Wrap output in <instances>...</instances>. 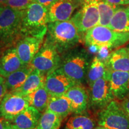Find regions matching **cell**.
<instances>
[{
	"mask_svg": "<svg viewBox=\"0 0 129 129\" xmlns=\"http://www.w3.org/2000/svg\"><path fill=\"white\" fill-rule=\"evenodd\" d=\"M46 75L34 69L28 75V78L20 88L14 91L20 94L26 96L38 88L44 85Z\"/></svg>",
	"mask_w": 129,
	"mask_h": 129,
	"instance_id": "21",
	"label": "cell"
},
{
	"mask_svg": "<svg viewBox=\"0 0 129 129\" xmlns=\"http://www.w3.org/2000/svg\"><path fill=\"white\" fill-rule=\"evenodd\" d=\"M7 89L5 84V78L0 75V102L2 101L5 95L7 94Z\"/></svg>",
	"mask_w": 129,
	"mask_h": 129,
	"instance_id": "29",
	"label": "cell"
},
{
	"mask_svg": "<svg viewBox=\"0 0 129 129\" xmlns=\"http://www.w3.org/2000/svg\"><path fill=\"white\" fill-rule=\"evenodd\" d=\"M93 129H109V128H105V127H102V126H98V127H94Z\"/></svg>",
	"mask_w": 129,
	"mask_h": 129,
	"instance_id": "37",
	"label": "cell"
},
{
	"mask_svg": "<svg viewBox=\"0 0 129 129\" xmlns=\"http://www.w3.org/2000/svg\"><path fill=\"white\" fill-rule=\"evenodd\" d=\"M89 106L96 110H102L114 100L111 90L108 70L103 77L94 82L90 87Z\"/></svg>",
	"mask_w": 129,
	"mask_h": 129,
	"instance_id": "9",
	"label": "cell"
},
{
	"mask_svg": "<svg viewBox=\"0 0 129 129\" xmlns=\"http://www.w3.org/2000/svg\"><path fill=\"white\" fill-rule=\"evenodd\" d=\"M106 64L111 70L129 72V55L126 47L112 51L108 57Z\"/></svg>",
	"mask_w": 129,
	"mask_h": 129,
	"instance_id": "18",
	"label": "cell"
},
{
	"mask_svg": "<svg viewBox=\"0 0 129 129\" xmlns=\"http://www.w3.org/2000/svg\"><path fill=\"white\" fill-rule=\"evenodd\" d=\"M23 10L5 7L0 13V43L7 48L22 37L20 32Z\"/></svg>",
	"mask_w": 129,
	"mask_h": 129,
	"instance_id": "5",
	"label": "cell"
},
{
	"mask_svg": "<svg viewBox=\"0 0 129 129\" xmlns=\"http://www.w3.org/2000/svg\"><path fill=\"white\" fill-rule=\"evenodd\" d=\"M83 40L88 47L115 48L128 43L129 32L116 31L109 27L98 25L85 32Z\"/></svg>",
	"mask_w": 129,
	"mask_h": 129,
	"instance_id": "3",
	"label": "cell"
},
{
	"mask_svg": "<svg viewBox=\"0 0 129 129\" xmlns=\"http://www.w3.org/2000/svg\"><path fill=\"white\" fill-rule=\"evenodd\" d=\"M126 49H127V52H128V55H129V46L127 47H126Z\"/></svg>",
	"mask_w": 129,
	"mask_h": 129,
	"instance_id": "38",
	"label": "cell"
},
{
	"mask_svg": "<svg viewBox=\"0 0 129 129\" xmlns=\"http://www.w3.org/2000/svg\"><path fill=\"white\" fill-rule=\"evenodd\" d=\"M44 37L24 36L16 43L17 54L25 65L30 63L43 43Z\"/></svg>",
	"mask_w": 129,
	"mask_h": 129,
	"instance_id": "12",
	"label": "cell"
},
{
	"mask_svg": "<svg viewBox=\"0 0 129 129\" xmlns=\"http://www.w3.org/2000/svg\"><path fill=\"white\" fill-rule=\"evenodd\" d=\"M109 28L116 31L129 32V5L117 8L110 21Z\"/></svg>",
	"mask_w": 129,
	"mask_h": 129,
	"instance_id": "22",
	"label": "cell"
},
{
	"mask_svg": "<svg viewBox=\"0 0 129 129\" xmlns=\"http://www.w3.org/2000/svg\"><path fill=\"white\" fill-rule=\"evenodd\" d=\"M106 1L117 6L129 5V0H106Z\"/></svg>",
	"mask_w": 129,
	"mask_h": 129,
	"instance_id": "31",
	"label": "cell"
},
{
	"mask_svg": "<svg viewBox=\"0 0 129 129\" xmlns=\"http://www.w3.org/2000/svg\"><path fill=\"white\" fill-rule=\"evenodd\" d=\"M34 2V0H8L7 7L16 10H23Z\"/></svg>",
	"mask_w": 129,
	"mask_h": 129,
	"instance_id": "28",
	"label": "cell"
},
{
	"mask_svg": "<svg viewBox=\"0 0 129 129\" xmlns=\"http://www.w3.org/2000/svg\"><path fill=\"white\" fill-rule=\"evenodd\" d=\"M28 106L29 104L25 96L9 91L0 102V117L11 122Z\"/></svg>",
	"mask_w": 129,
	"mask_h": 129,
	"instance_id": "10",
	"label": "cell"
},
{
	"mask_svg": "<svg viewBox=\"0 0 129 129\" xmlns=\"http://www.w3.org/2000/svg\"><path fill=\"white\" fill-rule=\"evenodd\" d=\"M68 120L63 129H93L96 123L90 116L81 114H75Z\"/></svg>",
	"mask_w": 129,
	"mask_h": 129,
	"instance_id": "24",
	"label": "cell"
},
{
	"mask_svg": "<svg viewBox=\"0 0 129 129\" xmlns=\"http://www.w3.org/2000/svg\"><path fill=\"white\" fill-rule=\"evenodd\" d=\"M47 109L60 116L63 120L72 113L70 101L64 95L50 96Z\"/></svg>",
	"mask_w": 129,
	"mask_h": 129,
	"instance_id": "19",
	"label": "cell"
},
{
	"mask_svg": "<svg viewBox=\"0 0 129 129\" xmlns=\"http://www.w3.org/2000/svg\"><path fill=\"white\" fill-rule=\"evenodd\" d=\"M25 96L29 106L35 108L40 112L43 113L47 109L50 94L44 87V85Z\"/></svg>",
	"mask_w": 129,
	"mask_h": 129,
	"instance_id": "23",
	"label": "cell"
},
{
	"mask_svg": "<svg viewBox=\"0 0 129 129\" xmlns=\"http://www.w3.org/2000/svg\"><path fill=\"white\" fill-rule=\"evenodd\" d=\"M3 8H4V7H0V13H1V11H2V10H3Z\"/></svg>",
	"mask_w": 129,
	"mask_h": 129,
	"instance_id": "39",
	"label": "cell"
},
{
	"mask_svg": "<svg viewBox=\"0 0 129 129\" xmlns=\"http://www.w3.org/2000/svg\"><path fill=\"white\" fill-rule=\"evenodd\" d=\"M61 56L55 47L47 40L33 58L30 66L47 75L59 67Z\"/></svg>",
	"mask_w": 129,
	"mask_h": 129,
	"instance_id": "8",
	"label": "cell"
},
{
	"mask_svg": "<svg viewBox=\"0 0 129 129\" xmlns=\"http://www.w3.org/2000/svg\"><path fill=\"white\" fill-rule=\"evenodd\" d=\"M99 13V25L109 27L110 21L118 6L113 5L106 0H96Z\"/></svg>",
	"mask_w": 129,
	"mask_h": 129,
	"instance_id": "27",
	"label": "cell"
},
{
	"mask_svg": "<svg viewBox=\"0 0 129 129\" xmlns=\"http://www.w3.org/2000/svg\"><path fill=\"white\" fill-rule=\"evenodd\" d=\"M111 90L114 99L122 101L129 95V72L108 68Z\"/></svg>",
	"mask_w": 129,
	"mask_h": 129,
	"instance_id": "14",
	"label": "cell"
},
{
	"mask_svg": "<svg viewBox=\"0 0 129 129\" xmlns=\"http://www.w3.org/2000/svg\"><path fill=\"white\" fill-rule=\"evenodd\" d=\"M33 69L30 64H27L4 78L8 92L14 91L20 88Z\"/></svg>",
	"mask_w": 129,
	"mask_h": 129,
	"instance_id": "20",
	"label": "cell"
},
{
	"mask_svg": "<svg viewBox=\"0 0 129 129\" xmlns=\"http://www.w3.org/2000/svg\"><path fill=\"white\" fill-rule=\"evenodd\" d=\"M82 0H57L48 9V22L70 20Z\"/></svg>",
	"mask_w": 129,
	"mask_h": 129,
	"instance_id": "13",
	"label": "cell"
},
{
	"mask_svg": "<svg viewBox=\"0 0 129 129\" xmlns=\"http://www.w3.org/2000/svg\"><path fill=\"white\" fill-rule=\"evenodd\" d=\"M5 49H6V48H5L3 46V45L0 43V57H1V54H2L3 52L4 51Z\"/></svg>",
	"mask_w": 129,
	"mask_h": 129,
	"instance_id": "36",
	"label": "cell"
},
{
	"mask_svg": "<svg viewBox=\"0 0 129 129\" xmlns=\"http://www.w3.org/2000/svg\"><path fill=\"white\" fill-rule=\"evenodd\" d=\"M64 95L70 101L74 114L83 113L89 106V95L83 85L75 84Z\"/></svg>",
	"mask_w": 129,
	"mask_h": 129,
	"instance_id": "15",
	"label": "cell"
},
{
	"mask_svg": "<svg viewBox=\"0 0 129 129\" xmlns=\"http://www.w3.org/2000/svg\"><path fill=\"white\" fill-rule=\"evenodd\" d=\"M107 66L106 63L100 59L98 56L94 57L88 68L86 76V82L90 87L94 81L101 78L106 73Z\"/></svg>",
	"mask_w": 129,
	"mask_h": 129,
	"instance_id": "25",
	"label": "cell"
},
{
	"mask_svg": "<svg viewBox=\"0 0 129 129\" xmlns=\"http://www.w3.org/2000/svg\"><path fill=\"white\" fill-rule=\"evenodd\" d=\"M120 105L123 110L124 111V112L126 113V114L129 117V95L123 100H122Z\"/></svg>",
	"mask_w": 129,
	"mask_h": 129,
	"instance_id": "30",
	"label": "cell"
},
{
	"mask_svg": "<svg viewBox=\"0 0 129 129\" xmlns=\"http://www.w3.org/2000/svg\"><path fill=\"white\" fill-rule=\"evenodd\" d=\"M4 129H19V128H17L16 125H14L12 122L7 121V122H6V127H5Z\"/></svg>",
	"mask_w": 129,
	"mask_h": 129,
	"instance_id": "33",
	"label": "cell"
},
{
	"mask_svg": "<svg viewBox=\"0 0 129 129\" xmlns=\"http://www.w3.org/2000/svg\"><path fill=\"white\" fill-rule=\"evenodd\" d=\"M71 20L81 34L99 25V13L96 0H82L79 9Z\"/></svg>",
	"mask_w": 129,
	"mask_h": 129,
	"instance_id": "7",
	"label": "cell"
},
{
	"mask_svg": "<svg viewBox=\"0 0 129 129\" xmlns=\"http://www.w3.org/2000/svg\"><path fill=\"white\" fill-rule=\"evenodd\" d=\"M75 84L59 68L46 75L44 87L50 96H61Z\"/></svg>",
	"mask_w": 129,
	"mask_h": 129,
	"instance_id": "11",
	"label": "cell"
},
{
	"mask_svg": "<svg viewBox=\"0 0 129 129\" xmlns=\"http://www.w3.org/2000/svg\"><path fill=\"white\" fill-rule=\"evenodd\" d=\"M24 66L25 64L19 58L16 46H10L4 50L0 57V75L6 78Z\"/></svg>",
	"mask_w": 129,
	"mask_h": 129,
	"instance_id": "16",
	"label": "cell"
},
{
	"mask_svg": "<svg viewBox=\"0 0 129 129\" xmlns=\"http://www.w3.org/2000/svg\"><path fill=\"white\" fill-rule=\"evenodd\" d=\"M42 112L32 106H28L11 121L19 129H35Z\"/></svg>",
	"mask_w": 129,
	"mask_h": 129,
	"instance_id": "17",
	"label": "cell"
},
{
	"mask_svg": "<svg viewBox=\"0 0 129 129\" xmlns=\"http://www.w3.org/2000/svg\"><path fill=\"white\" fill-rule=\"evenodd\" d=\"M8 0H0V7H7V3Z\"/></svg>",
	"mask_w": 129,
	"mask_h": 129,
	"instance_id": "35",
	"label": "cell"
},
{
	"mask_svg": "<svg viewBox=\"0 0 129 129\" xmlns=\"http://www.w3.org/2000/svg\"><path fill=\"white\" fill-rule=\"evenodd\" d=\"M57 0H34V2L38 3V4L42 5V6H45V7H50L53 3Z\"/></svg>",
	"mask_w": 129,
	"mask_h": 129,
	"instance_id": "32",
	"label": "cell"
},
{
	"mask_svg": "<svg viewBox=\"0 0 129 129\" xmlns=\"http://www.w3.org/2000/svg\"><path fill=\"white\" fill-rule=\"evenodd\" d=\"M90 58L83 48H72L63 54L59 68L77 84L83 85L86 80Z\"/></svg>",
	"mask_w": 129,
	"mask_h": 129,
	"instance_id": "2",
	"label": "cell"
},
{
	"mask_svg": "<svg viewBox=\"0 0 129 129\" xmlns=\"http://www.w3.org/2000/svg\"><path fill=\"white\" fill-rule=\"evenodd\" d=\"M62 120L60 116L46 109L42 113L35 129H59Z\"/></svg>",
	"mask_w": 129,
	"mask_h": 129,
	"instance_id": "26",
	"label": "cell"
},
{
	"mask_svg": "<svg viewBox=\"0 0 129 129\" xmlns=\"http://www.w3.org/2000/svg\"><path fill=\"white\" fill-rule=\"evenodd\" d=\"M46 40L60 54L75 48L81 41V34L72 20L48 22Z\"/></svg>",
	"mask_w": 129,
	"mask_h": 129,
	"instance_id": "1",
	"label": "cell"
},
{
	"mask_svg": "<svg viewBox=\"0 0 129 129\" xmlns=\"http://www.w3.org/2000/svg\"><path fill=\"white\" fill-rule=\"evenodd\" d=\"M98 125L109 129H129V117L120 103L113 100L100 111Z\"/></svg>",
	"mask_w": 129,
	"mask_h": 129,
	"instance_id": "6",
	"label": "cell"
},
{
	"mask_svg": "<svg viewBox=\"0 0 129 129\" xmlns=\"http://www.w3.org/2000/svg\"><path fill=\"white\" fill-rule=\"evenodd\" d=\"M7 120L4 119V118L0 117V129H4L5 127H6V122H7Z\"/></svg>",
	"mask_w": 129,
	"mask_h": 129,
	"instance_id": "34",
	"label": "cell"
},
{
	"mask_svg": "<svg viewBox=\"0 0 129 129\" xmlns=\"http://www.w3.org/2000/svg\"><path fill=\"white\" fill-rule=\"evenodd\" d=\"M48 8L34 2L23 10L21 35L45 37L47 30Z\"/></svg>",
	"mask_w": 129,
	"mask_h": 129,
	"instance_id": "4",
	"label": "cell"
}]
</instances>
